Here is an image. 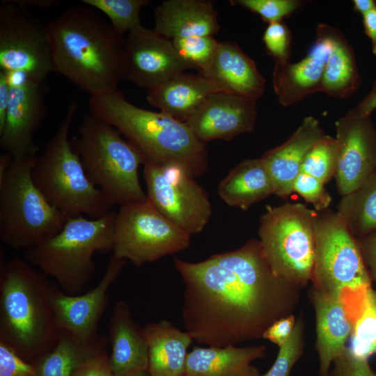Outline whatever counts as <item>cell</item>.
<instances>
[{"instance_id":"obj_44","label":"cell","mask_w":376,"mask_h":376,"mask_svg":"<svg viewBox=\"0 0 376 376\" xmlns=\"http://www.w3.org/2000/svg\"><path fill=\"white\" fill-rule=\"evenodd\" d=\"M357 239L370 278L376 282V230Z\"/></svg>"},{"instance_id":"obj_37","label":"cell","mask_w":376,"mask_h":376,"mask_svg":"<svg viewBox=\"0 0 376 376\" xmlns=\"http://www.w3.org/2000/svg\"><path fill=\"white\" fill-rule=\"evenodd\" d=\"M230 3L248 9L269 24L283 19L297 11L303 2L299 0H231Z\"/></svg>"},{"instance_id":"obj_26","label":"cell","mask_w":376,"mask_h":376,"mask_svg":"<svg viewBox=\"0 0 376 376\" xmlns=\"http://www.w3.org/2000/svg\"><path fill=\"white\" fill-rule=\"evenodd\" d=\"M265 355L264 345L195 346L187 354L184 376H259L258 369L251 363Z\"/></svg>"},{"instance_id":"obj_21","label":"cell","mask_w":376,"mask_h":376,"mask_svg":"<svg viewBox=\"0 0 376 376\" xmlns=\"http://www.w3.org/2000/svg\"><path fill=\"white\" fill-rule=\"evenodd\" d=\"M324 134L318 119L307 116L282 144L265 152L261 159L274 186V194L286 198L314 143Z\"/></svg>"},{"instance_id":"obj_30","label":"cell","mask_w":376,"mask_h":376,"mask_svg":"<svg viewBox=\"0 0 376 376\" xmlns=\"http://www.w3.org/2000/svg\"><path fill=\"white\" fill-rule=\"evenodd\" d=\"M108 338L98 334L83 341L63 331H58L54 348L33 362L36 376H72L82 363L107 352Z\"/></svg>"},{"instance_id":"obj_29","label":"cell","mask_w":376,"mask_h":376,"mask_svg":"<svg viewBox=\"0 0 376 376\" xmlns=\"http://www.w3.org/2000/svg\"><path fill=\"white\" fill-rule=\"evenodd\" d=\"M330 42L322 84V91L338 99L350 97L359 88L361 77L353 48L343 33L326 24Z\"/></svg>"},{"instance_id":"obj_46","label":"cell","mask_w":376,"mask_h":376,"mask_svg":"<svg viewBox=\"0 0 376 376\" xmlns=\"http://www.w3.org/2000/svg\"><path fill=\"white\" fill-rule=\"evenodd\" d=\"M376 109V80L371 89L365 97L359 102L354 110L362 116L370 117Z\"/></svg>"},{"instance_id":"obj_3","label":"cell","mask_w":376,"mask_h":376,"mask_svg":"<svg viewBox=\"0 0 376 376\" xmlns=\"http://www.w3.org/2000/svg\"><path fill=\"white\" fill-rule=\"evenodd\" d=\"M88 112L115 127L148 161L181 167L194 178L208 169L205 143L186 123L135 106L118 89L91 95Z\"/></svg>"},{"instance_id":"obj_1","label":"cell","mask_w":376,"mask_h":376,"mask_svg":"<svg viewBox=\"0 0 376 376\" xmlns=\"http://www.w3.org/2000/svg\"><path fill=\"white\" fill-rule=\"evenodd\" d=\"M173 263L185 283L186 331L210 347L262 338L299 300L300 289L274 274L256 239L198 263Z\"/></svg>"},{"instance_id":"obj_17","label":"cell","mask_w":376,"mask_h":376,"mask_svg":"<svg viewBox=\"0 0 376 376\" xmlns=\"http://www.w3.org/2000/svg\"><path fill=\"white\" fill-rule=\"evenodd\" d=\"M126 264L112 254L98 284L85 294L68 295L53 282L50 299L56 327L83 341L97 334L108 303L107 292Z\"/></svg>"},{"instance_id":"obj_6","label":"cell","mask_w":376,"mask_h":376,"mask_svg":"<svg viewBox=\"0 0 376 376\" xmlns=\"http://www.w3.org/2000/svg\"><path fill=\"white\" fill-rule=\"evenodd\" d=\"M116 213L111 210L97 219L68 217L60 232L26 250L24 259L54 279L65 293L81 294L95 272V253L113 249Z\"/></svg>"},{"instance_id":"obj_5","label":"cell","mask_w":376,"mask_h":376,"mask_svg":"<svg viewBox=\"0 0 376 376\" xmlns=\"http://www.w3.org/2000/svg\"><path fill=\"white\" fill-rule=\"evenodd\" d=\"M70 143L87 178L102 192L111 209L147 201L139 177L146 158L115 127L88 112Z\"/></svg>"},{"instance_id":"obj_32","label":"cell","mask_w":376,"mask_h":376,"mask_svg":"<svg viewBox=\"0 0 376 376\" xmlns=\"http://www.w3.org/2000/svg\"><path fill=\"white\" fill-rule=\"evenodd\" d=\"M348 347L356 357L368 359L376 354V291L368 289L355 319Z\"/></svg>"},{"instance_id":"obj_42","label":"cell","mask_w":376,"mask_h":376,"mask_svg":"<svg viewBox=\"0 0 376 376\" xmlns=\"http://www.w3.org/2000/svg\"><path fill=\"white\" fill-rule=\"evenodd\" d=\"M296 322L297 320L293 314L283 317L273 322L265 331L262 338L281 347L292 335Z\"/></svg>"},{"instance_id":"obj_33","label":"cell","mask_w":376,"mask_h":376,"mask_svg":"<svg viewBox=\"0 0 376 376\" xmlns=\"http://www.w3.org/2000/svg\"><path fill=\"white\" fill-rule=\"evenodd\" d=\"M87 6L104 14L115 31L123 36L141 25L140 12L150 1L148 0H83Z\"/></svg>"},{"instance_id":"obj_19","label":"cell","mask_w":376,"mask_h":376,"mask_svg":"<svg viewBox=\"0 0 376 376\" xmlns=\"http://www.w3.org/2000/svg\"><path fill=\"white\" fill-rule=\"evenodd\" d=\"M330 49L326 24L316 29V39L307 55L298 62L275 61L272 82L280 104L289 107L322 91L324 71Z\"/></svg>"},{"instance_id":"obj_47","label":"cell","mask_w":376,"mask_h":376,"mask_svg":"<svg viewBox=\"0 0 376 376\" xmlns=\"http://www.w3.org/2000/svg\"><path fill=\"white\" fill-rule=\"evenodd\" d=\"M364 31L371 42L372 52L376 56V7L362 15Z\"/></svg>"},{"instance_id":"obj_4","label":"cell","mask_w":376,"mask_h":376,"mask_svg":"<svg viewBox=\"0 0 376 376\" xmlns=\"http://www.w3.org/2000/svg\"><path fill=\"white\" fill-rule=\"evenodd\" d=\"M0 254V341L33 363L58 340L50 292L53 282L25 259Z\"/></svg>"},{"instance_id":"obj_51","label":"cell","mask_w":376,"mask_h":376,"mask_svg":"<svg viewBox=\"0 0 376 376\" xmlns=\"http://www.w3.org/2000/svg\"><path fill=\"white\" fill-rule=\"evenodd\" d=\"M130 376H150L147 370H141L132 374Z\"/></svg>"},{"instance_id":"obj_27","label":"cell","mask_w":376,"mask_h":376,"mask_svg":"<svg viewBox=\"0 0 376 376\" xmlns=\"http://www.w3.org/2000/svg\"><path fill=\"white\" fill-rule=\"evenodd\" d=\"M143 329L148 345L149 375L184 376L191 336L167 320L148 322Z\"/></svg>"},{"instance_id":"obj_39","label":"cell","mask_w":376,"mask_h":376,"mask_svg":"<svg viewBox=\"0 0 376 376\" xmlns=\"http://www.w3.org/2000/svg\"><path fill=\"white\" fill-rule=\"evenodd\" d=\"M263 41L267 52L276 61H289L291 34L283 21L269 24L264 31Z\"/></svg>"},{"instance_id":"obj_48","label":"cell","mask_w":376,"mask_h":376,"mask_svg":"<svg viewBox=\"0 0 376 376\" xmlns=\"http://www.w3.org/2000/svg\"><path fill=\"white\" fill-rule=\"evenodd\" d=\"M17 6L26 9L31 8L49 9L56 6L59 1L57 0H12Z\"/></svg>"},{"instance_id":"obj_49","label":"cell","mask_w":376,"mask_h":376,"mask_svg":"<svg viewBox=\"0 0 376 376\" xmlns=\"http://www.w3.org/2000/svg\"><path fill=\"white\" fill-rule=\"evenodd\" d=\"M376 7V1L375 0H354V10L361 14V15L370 11Z\"/></svg>"},{"instance_id":"obj_18","label":"cell","mask_w":376,"mask_h":376,"mask_svg":"<svg viewBox=\"0 0 376 376\" xmlns=\"http://www.w3.org/2000/svg\"><path fill=\"white\" fill-rule=\"evenodd\" d=\"M257 100L226 92L208 95L186 120L196 136L205 143L216 139L230 141L253 130Z\"/></svg>"},{"instance_id":"obj_28","label":"cell","mask_w":376,"mask_h":376,"mask_svg":"<svg viewBox=\"0 0 376 376\" xmlns=\"http://www.w3.org/2000/svg\"><path fill=\"white\" fill-rule=\"evenodd\" d=\"M273 194L272 181L261 158L241 162L218 187L219 196L228 205L243 210Z\"/></svg>"},{"instance_id":"obj_2","label":"cell","mask_w":376,"mask_h":376,"mask_svg":"<svg viewBox=\"0 0 376 376\" xmlns=\"http://www.w3.org/2000/svg\"><path fill=\"white\" fill-rule=\"evenodd\" d=\"M46 27L53 72L90 95L117 89L125 40L92 8H69Z\"/></svg>"},{"instance_id":"obj_34","label":"cell","mask_w":376,"mask_h":376,"mask_svg":"<svg viewBox=\"0 0 376 376\" xmlns=\"http://www.w3.org/2000/svg\"><path fill=\"white\" fill-rule=\"evenodd\" d=\"M337 163L338 149L336 138L324 134L308 152L303 162L301 171L326 184L334 178Z\"/></svg>"},{"instance_id":"obj_16","label":"cell","mask_w":376,"mask_h":376,"mask_svg":"<svg viewBox=\"0 0 376 376\" xmlns=\"http://www.w3.org/2000/svg\"><path fill=\"white\" fill-rule=\"evenodd\" d=\"M338 163L334 175L338 194L357 189L376 170V128L370 117L354 109L335 123Z\"/></svg>"},{"instance_id":"obj_36","label":"cell","mask_w":376,"mask_h":376,"mask_svg":"<svg viewBox=\"0 0 376 376\" xmlns=\"http://www.w3.org/2000/svg\"><path fill=\"white\" fill-rule=\"evenodd\" d=\"M304 322L301 317L297 320L295 329L288 341L279 347L272 367L259 376H289L290 372L304 353Z\"/></svg>"},{"instance_id":"obj_43","label":"cell","mask_w":376,"mask_h":376,"mask_svg":"<svg viewBox=\"0 0 376 376\" xmlns=\"http://www.w3.org/2000/svg\"><path fill=\"white\" fill-rule=\"evenodd\" d=\"M72 376H114L107 352L93 357L82 363Z\"/></svg>"},{"instance_id":"obj_31","label":"cell","mask_w":376,"mask_h":376,"mask_svg":"<svg viewBox=\"0 0 376 376\" xmlns=\"http://www.w3.org/2000/svg\"><path fill=\"white\" fill-rule=\"evenodd\" d=\"M336 212L356 238L376 230V170L357 189L342 196Z\"/></svg>"},{"instance_id":"obj_50","label":"cell","mask_w":376,"mask_h":376,"mask_svg":"<svg viewBox=\"0 0 376 376\" xmlns=\"http://www.w3.org/2000/svg\"><path fill=\"white\" fill-rule=\"evenodd\" d=\"M13 159V156L8 152H5L0 156V178L6 173Z\"/></svg>"},{"instance_id":"obj_45","label":"cell","mask_w":376,"mask_h":376,"mask_svg":"<svg viewBox=\"0 0 376 376\" xmlns=\"http://www.w3.org/2000/svg\"><path fill=\"white\" fill-rule=\"evenodd\" d=\"M10 97V83L7 72L0 70V132L3 130Z\"/></svg>"},{"instance_id":"obj_11","label":"cell","mask_w":376,"mask_h":376,"mask_svg":"<svg viewBox=\"0 0 376 376\" xmlns=\"http://www.w3.org/2000/svg\"><path fill=\"white\" fill-rule=\"evenodd\" d=\"M190 239V234L161 214L147 199L120 206L112 252L140 267L187 249Z\"/></svg>"},{"instance_id":"obj_23","label":"cell","mask_w":376,"mask_h":376,"mask_svg":"<svg viewBox=\"0 0 376 376\" xmlns=\"http://www.w3.org/2000/svg\"><path fill=\"white\" fill-rule=\"evenodd\" d=\"M158 34L173 40L191 36H213L219 29L218 13L209 0H167L154 13Z\"/></svg>"},{"instance_id":"obj_25","label":"cell","mask_w":376,"mask_h":376,"mask_svg":"<svg viewBox=\"0 0 376 376\" xmlns=\"http://www.w3.org/2000/svg\"><path fill=\"white\" fill-rule=\"evenodd\" d=\"M217 92L226 91L220 84L199 73L183 72L148 91L146 98L161 112L185 123L208 95Z\"/></svg>"},{"instance_id":"obj_7","label":"cell","mask_w":376,"mask_h":376,"mask_svg":"<svg viewBox=\"0 0 376 376\" xmlns=\"http://www.w3.org/2000/svg\"><path fill=\"white\" fill-rule=\"evenodd\" d=\"M71 102L55 134L37 157L32 179L47 201L67 217L78 215L97 219L111 210L102 192L87 178L69 139L77 113Z\"/></svg>"},{"instance_id":"obj_15","label":"cell","mask_w":376,"mask_h":376,"mask_svg":"<svg viewBox=\"0 0 376 376\" xmlns=\"http://www.w3.org/2000/svg\"><path fill=\"white\" fill-rule=\"evenodd\" d=\"M6 72V71H5ZM7 72L10 97L7 116L0 132V147L13 157L37 156L33 137L47 115L43 83L20 72Z\"/></svg>"},{"instance_id":"obj_35","label":"cell","mask_w":376,"mask_h":376,"mask_svg":"<svg viewBox=\"0 0 376 376\" xmlns=\"http://www.w3.org/2000/svg\"><path fill=\"white\" fill-rule=\"evenodd\" d=\"M178 54L198 72L211 65L220 42L213 36H191L171 40Z\"/></svg>"},{"instance_id":"obj_12","label":"cell","mask_w":376,"mask_h":376,"mask_svg":"<svg viewBox=\"0 0 376 376\" xmlns=\"http://www.w3.org/2000/svg\"><path fill=\"white\" fill-rule=\"evenodd\" d=\"M143 166L148 201L191 235L201 233L212 214L205 189L181 167L148 160Z\"/></svg>"},{"instance_id":"obj_14","label":"cell","mask_w":376,"mask_h":376,"mask_svg":"<svg viewBox=\"0 0 376 376\" xmlns=\"http://www.w3.org/2000/svg\"><path fill=\"white\" fill-rule=\"evenodd\" d=\"M195 69L176 52L172 41L140 25L125 40L122 76L138 86L154 89L171 77Z\"/></svg>"},{"instance_id":"obj_9","label":"cell","mask_w":376,"mask_h":376,"mask_svg":"<svg viewBox=\"0 0 376 376\" xmlns=\"http://www.w3.org/2000/svg\"><path fill=\"white\" fill-rule=\"evenodd\" d=\"M37 157H13L0 178V240L15 250L26 251L53 237L68 219L34 184Z\"/></svg>"},{"instance_id":"obj_38","label":"cell","mask_w":376,"mask_h":376,"mask_svg":"<svg viewBox=\"0 0 376 376\" xmlns=\"http://www.w3.org/2000/svg\"><path fill=\"white\" fill-rule=\"evenodd\" d=\"M292 192L300 195L306 202L313 205L318 212L328 209L331 196L324 184L316 178L301 171L294 181Z\"/></svg>"},{"instance_id":"obj_10","label":"cell","mask_w":376,"mask_h":376,"mask_svg":"<svg viewBox=\"0 0 376 376\" xmlns=\"http://www.w3.org/2000/svg\"><path fill=\"white\" fill-rule=\"evenodd\" d=\"M319 212L301 203L267 206L258 228L261 251L274 274L301 289L311 279Z\"/></svg>"},{"instance_id":"obj_40","label":"cell","mask_w":376,"mask_h":376,"mask_svg":"<svg viewBox=\"0 0 376 376\" xmlns=\"http://www.w3.org/2000/svg\"><path fill=\"white\" fill-rule=\"evenodd\" d=\"M0 376H36L33 363L21 357L11 347L0 341Z\"/></svg>"},{"instance_id":"obj_22","label":"cell","mask_w":376,"mask_h":376,"mask_svg":"<svg viewBox=\"0 0 376 376\" xmlns=\"http://www.w3.org/2000/svg\"><path fill=\"white\" fill-rule=\"evenodd\" d=\"M316 319L315 349L320 362V376H329L331 363L346 350L353 321L342 299L317 290L309 292Z\"/></svg>"},{"instance_id":"obj_24","label":"cell","mask_w":376,"mask_h":376,"mask_svg":"<svg viewBox=\"0 0 376 376\" xmlns=\"http://www.w3.org/2000/svg\"><path fill=\"white\" fill-rule=\"evenodd\" d=\"M198 73L233 95L258 100L265 91V79L256 63L233 42H220L210 68Z\"/></svg>"},{"instance_id":"obj_13","label":"cell","mask_w":376,"mask_h":376,"mask_svg":"<svg viewBox=\"0 0 376 376\" xmlns=\"http://www.w3.org/2000/svg\"><path fill=\"white\" fill-rule=\"evenodd\" d=\"M0 70L41 83L53 72L46 24L12 0L0 6Z\"/></svg>"},{"instance_id":"obj_8","label":"cell","mask_w":376,"mask_h":376,"mask_svg":"<svg viewBox=\"0 0 376 376\" xmlns=\"http://www.w3.org/2000/svg\"><path fill=\"white\" fill-rule=\"evenodd\" d=\"M313 288L340 297L354 322L371 278L357 239L336 212H319L315 226Z\"/></svg>"},{"instance_id":"obj_41","label":"cell","mask_w":376,"mask_h":376,"mask_svg":"<svg viewBox=\"0 0 376 376\" xmlns=\"http://www.w3.org/2000/svg\"><path fill=\"white\" fill-rule=\"evenodd\" d=\"M333 363L334 368L330 370L329 376H376L368 359L354 356L348 347Z\"/></svg>"},{"instance_id":"obj_20","label":"cell","mask_w":376,"mask_h":376,"mask_svg":"<svg viewBox=\"0 0 376 376\" xmlns=\"http://www.w3.org/2000/svg\"><path fill=\"white\" fill-rule=\"evenodd\" d=\"M108 336L111 346L109 363L114 376H130L141 370H148L147 340L126 301L118 300L113 305Z\"/></svg>"}]
</instances>
